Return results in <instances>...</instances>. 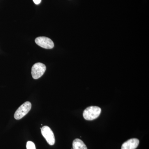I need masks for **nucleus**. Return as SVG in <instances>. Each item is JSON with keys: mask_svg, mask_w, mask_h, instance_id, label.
Wrapping results in <instances>:
<instances>
[{"mask_svg": "<svg viewBox=\"0 0 149 149\" xmlns=\"http://www.w3.org/2000/svg\"><path fill=\"white\" fill-rule=\"evenodd\" d=\"M101 109L97 106L88 107L83 112V117L85 120H92L99 117L101 113Z\"/></svg>", "mask_w": 149, "mask_h": 149, "instance_id": "1", "label": "nucleus"}, {"mask_svg": "<svg viewBox=\"0 0 149 149\" xmlns=\"http://www.w3.org/2000/svg\"><path fill=\"white\" fill-rule=\"evenodd\" d=\"M32 104L29 102H26L22 104L17 110L14 114V118L16 120H19L24 117L30 111Z\"/></svg>", "mask_w": 149, "mask_h": 149, "instance_id": "2", "label": "nucleus"}, {"mask_svg": "<svg viewBox=\"0 0 149 149\" xmlns=\"http://www.w3.org/2000/svg\"><path fill=\"white\" fill-rule=\"evenodd\" d=\"M46 67L45 64L41 63H35L32 66V75L34 79H39L42 77L45 72Z\"/></svg>", "mask_w": 149, "mask_h": 149, "instance_id": "3", "label": "nucleus"}, {"mask_svg": "<svg viewBox=\"0 0 149 149\" xmlns=\"http://www.w3.org/2000/svg\"><path fill=\"white\" fill-rule=\"evenodd\" d=\"M41 132L49 145L53 146L55 143V139L52 130L49 126H44L41 128Z\"/></svg>", "mask_w": 149, "mask_h": 149, "instance_id": "4", "label": "nucleus"}, {"mask_svg": "<svg viewBox=\"0 0 149 149\" xmlns=\"http://www.w3.org/2000/svg\"><path fill=\"white\" fill-rule=\"evenodd\" d=\"M35 42L41 47L46 49H52L54 48V43L50 38L45 37H37L35 40Z\"/></svg>", "mask_w": 149, "mask_h": 149, "instance_id": "5", "label": "nucleus"}, {"mask_svg": "<svg viewBox=\"0 0 149 149\" xmlns=\"http://www.w3.org/2000/svg\"><path fill=\"white\" fill-rule=\"evenodd\" d=\"M139 143V141L138 139H130L123 144L121 149H136Z\"/></svg>", "mask_w": 149, "mask_h": 149, "instance_id": "6", "label": "nucleus"}, {"mask_svg": "<svg viewBox=\"0 0 149 149\" xmlns=\"http://www.w3.org/2000/svg\"><path fill=\"white\" fill-rule=\"evenodd\" d=\"M73 149H88L85 144L82 140L79 139H76L72 143Z\"/></svg>", "mask_w": 149, "mask_h": 149, "instance_id": "7", "label": "nucleus"}, {"mask_svg": "<svg viewBox=\"0 0 149 149\" xmlns=\"http://www.w3.org/2000/svg\"><path fill=\"white\" fill-rule=\"evenodd\" d=\"M26 148L27 149H36L35 143L30 141L27 142Z\"/></svg>", "mask_w": 149, "mask_h": 149, "instance_id": "8", "label": "nucleus"}, {"mask_svg": "<svg viewBox=\"0 0 149 149\" xmlns=\"http://www.w3.org/2000/svg\"><path fill=\"white\" fill-rule=\"evenodd\" d=\"M33 2L36 5L40 4L42 1V0H33Z\"/></svg>", "mask_w": 149, "mask_h": 149, "instance_id": "9", "label": "nucleus"}]
</instances>
